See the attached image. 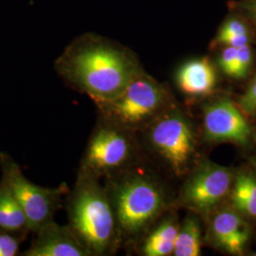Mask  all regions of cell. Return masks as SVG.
Returning a JSON list of instances; mask_svg holds the SVG:
<instances>
[{
    "label": "cell",
    "mask_w": 256,
    "mask_h": 256,
    "mask_svg": "<svg viewBox=\"0 0 256 256\" xmlns=\"http://www.w3.org/2000/svg\"><path fill=\"white\" fill-rule=\"evenodd\" d=\"M164 206V196L151 180L136 176L124 183L117 196V216L128 234H135L155 220Z\"/></svg>",
    "instance_id": "cell-2"
},
{
    "label": "cell",
    "mask_w": 256,
    "mask_h": 256,
    "mask_svg": "<svg viewBox=\"0 0 256 256\" xmlns=\"http://www.w3.org/2000/svg\"><path fill=\"white\" fill-rule=\"evenodd\" d=\"M27 224L25 212L9 187L0 192V227L14 230Z\"/></svg>",
    "instance_id": "cell-15"
},
{
    "label": "cell",
    "mask_w": 256,
    "mask_h": 256,
    "mask_svg": "<svg viewBox=\"0 0 256 256\" xmlns=\"http://www.w3.org/2000/svg\"><path fill=\"white\" fill-rule=\"evenodd\" d=\"M74 227L86 244L96 252L110 246L114 234V218L110 203L96 188L78 194L72 210Z\"/></svg>",
    "instance_id": "cell-3"
},
{
    "label": "cell",
    "mask_w": 256,
    "mask_h": 256,
    "mask_svg": "<svg viewBox=\"0 0 256 256\" xmlns=\"http://www.w3.org/2000/svg\"><path fill=\"white\" fill-rule=\"evenodd\" d=\"M205 140L210 142H232L245 146L252 137V128L242 110L229 99H220L204 110Z\"/></svg>",
    "instance_id": "cell-7"
},
{
    "label": "cell",
    "mask_w": 256,
    "mask_h": 256,
    "mask_svg": "<svg viewBox=\"0 0 256 256\" xmlns=\"http://www.w3.org/2000/svg\"><path fill=\"white\" fill-rule=\"evenodd\" d=\"M180 228L172 220H166L148 236L144 254L147 256H166L174 252Z\"/></svg>",
    "instance_id": "cell-12"
},
{
    "label": "cell",
    "mask_w": 256,
    "mask_h": 256,
    "mask_svg": "<svg viewBox=\"0 0 256 256\" xmlns=\"http://www.w3.org/2000/svg\"><path fill=\"white\" fill-rule=\"evenodd\" d=\"M30 256H82L84 250L74 241L54 239L34 248L28 254Z\"/></svg>",
    "instance_id": "cell-16"
},
{
    "label": "cell",
    "mask_w": 256,
    "mask_h": 256,
    "mask_svg": "<svg viewBox=\"0 0 256 256\" xmlns=\"http://www.w3.org/2000/svg\"></svg>",
    "instance_id": "cell-24"
},
{
    "label": "cell",
    "mask_w": 256,
    "mask_h": 256,
    "mask_svg": "<svg viewBox=\"0 0 256 256\" xmlns=\"http://www.w3.org/2000/svg\"><path fill=\"white\" fill-rule=\"evenodd\" d=\"M252 64V52L250 45L238 48L236 64L232 76L234 79H243L247 76Z\"/></svg>",
    "instance_id": "cell-17"
},
{
    "label": "cell",
    "mask_w": 256,
    "mask_h": 256,
    "mask_svg": "<svg viewBox=\"0 0 256 256\" xmlns=\"http://www.w3.org/2000/svg\"><path fill=\"white\" fill-rule=\"evenodd\" d=\"M247 9L256 23V0H250L248 3Z\"/></svg>",
    "instance_id": "cell-23"
},
{
    "label": "cell",
    "mask_w": 256,
    "mask_h": 256,
    "mask_svg": "<svg viewBox=\"0 0 256 256\" xmlns=\"http://www.w3.org/2000/svg\"><path fill=\"white\" fill-rule=\"evenodd\" d=\"M232 176L228 168L205 162L185 183L182 202L198 212H208L229 194Z\"/></svg>",
    "instance_id": "cell-6"
},
{
    "label": "cell",
    "mask_w": 256,
    "mask_h": 256,
    "mask_svg": "<svg viewBox=\"0 0 256 256\" xmlns=\"http://www.w3.org/2000/svg\"><path fill=\"white\" fill-rule=\"evenodd\" d=\"M216 41L226 46L232 48H241L250 45V34H238V36H230L216 39Z\"/></svg>",
    "instance_id": "cell-22"
},
{
    "label": "cell",
    "mask_w": 256,
    "mask_h": 256,
    "mask_svg": "<svg viewBox=\"0 0 256 256\" xmlns=\"http://www.w3.org/2000/svg\"><path fill=\"white\" fill-rule=\"evenodd\" d=\"M234 207L243 214L256 218V178L252 174H238L232 191Z\"/></svg>",
    "instance_id": "cell-13"
},
{
    "label": "cell",
    "mask_w": 256,
    "mask_h": 256,
    "mask_svg": "<svg viewBox=\"0 0 256 256\" xmlns=\"http://www.w3.org/2000/svg\"><path fill=\"white\" fill-rule=\"evenodd\" d=\"M202 248V230L198 221L192 216L187 218L178 230L174 256H198Z\"/></svg>",
    "instance_id": "cell-14"
},
{
    "label": "cell",
    "mask_w": 256,
    "mask_h": 256,
    "mask_svg": "<svg viewBox=\"0 0 256 256\" xmlns=\"http://www.w3.org/2000/svg\"><path fill=\"white\" fill-rule=\"evenodd\" d=\"M176 82L187 95H208L216 86V70L208 58L191 60L178 70Z\"/></svg>",
    "instance_id": "cell-11"
},
{
    "label": "cell",
    "mask_w": 256,
    "mask_h": 256,
    "mask_svg": "<svg viewBox=\"0 0 256 256\" xmlns=\"http://www.w3.org/2000/svg\"><path fill=\"white\" fill-rule=\"evenodd\" d=\"M150 140L156 150L182 174L194 155V138L189 122L182 115H165L151 129Z\"/></svg>",
    "instance_id": "cell-5"
},
{
    "label": "cell",
    "mask_w": 256,
    "mask_h": 256,
    "mask_svg": "<svg viewBox=\"0 0 256 256\" xmlns=\"http://www.w3.org/2000/svg\"><path fill=\"white\" fill-rule=\"evenodd\" d=\"M238 54V48L226 46L220 56V66L224 74L232 76Z\"/></svg>",
    "instance_id": "cell-20"
},
{
    "label": "cell",
    "mask_w": 256,
    "mask_h": 256,
    "mask_svg": "<svg viewBox=\"0 0 256 256\" xmlns=\"http://www.w3.org/2000/svg\"><path fill=\"white\" fill-rule=\"evenodd\" d=\"M239 108L243 112L254 114L256 112V74L248 84L247 90L239 99Z\"/></svg>",
    "instance_id": "cell-18"
},
{
    "label": "cell",
    "mask_w": 256,
    "mask_h": 256,
    "mask_svg": "<svg viewBox=\"0 0 256 256\" xmlns=\"http://www.w3.org/2000/svg\"><path fill=\"white\" fill-rule=\"evenodd\" d=\"M238 34H248L247 25L240 19L230 18L220 28L216 39Z\"/></svg>",
    "instance_id": "cell-19"
},
{
    "label": "cell",
    "mask_w": 256,
    "mask_h": 256,
    "mask_svg": "<svg viewBox=\"0 0 256 256\" xmlns=\"http://www.w3.org/2000/svg\"><path fill=\"white\" fill-rule=\"evenodd\" d=\"M210 232L216 244L230 254H243L250 239V227L236 212L223 210L210 223Z\"/></svg>",
    "instance_id": "cell-9"
},
{
    "label": "cell",
    "mask_w": 256,
    "mask_h": 256,
    "mask_svg": "<svg viewBox=\"0 0 256 256\" xmlns=\"http://www.w3.org/2000/svg\"><path fill=\"white\" fill-rule=\"evenodd\" d=\"M18 248L16 239L6 234H0V256H14Z\"/></svg>",
    "instance_id": "cell-21"
},
{
    "label": "cell",
    "mask_w": 256,
    "mask_h": 256,
    "mask_svg": "<svg viewBox=\"0 0 256 256\" xmlns=\"http://www.w3.org/2000/svg\"><path fill=\"white\" fill-rule=\"evenodd\" d=\"M70 74L86 92L102 100L113 101L142 74L130 55L106 44H92L72 56Z\"/></svg>",
    "instance_id": "cell-1"
},
{
    "label": "cell",
    "mask_w": 256,
    "mask_h": 256,
    "mask_svg": "<svg viewBox=\"0 0 256 256\" xmlns=\"http://www.w3.org/2000/svg\"><path fill=\"white\" fill-rule=\"evenodd\" d=\"M126 138L115 130H101L93 138L88 152V164L96 170H106L122 164L129 155Z\"/></svg>",
    "instance_id": "cell-10"
},
{
    "label": "cell",
    "mask_w": 256,
    "mask_h": 256,
    "mask_svg": "<svg viewBox=\"0 0 256 256\" xmlns=\"http://www.w3.org/2000/svg\"><path fill=\"white\" fill-rule=\"evenodd\" d=\"M8 187L24 210L28 226L37 227L48 218L50 200L45 190L30 182L14 169L10 173Z\"/></svg>",
    "instance_id": "cell-8"
},
{
    "label": "cell",
    "mask_w": 256,
    "mask_h": 256,
    "mask_svg": "<svg viewBox=\"0 0 256 256\" xmlns=\"http://www.w3.org/2000/svg\"><path fill=\"white\" fill-rule=\"evenodd\" d=\"M166 100L162 86L150 77L140 74L111 104L113 115L128 126H138L151 119Z\"/></svg>",
    "instance_id": "cell-4"
}]
</instances>
